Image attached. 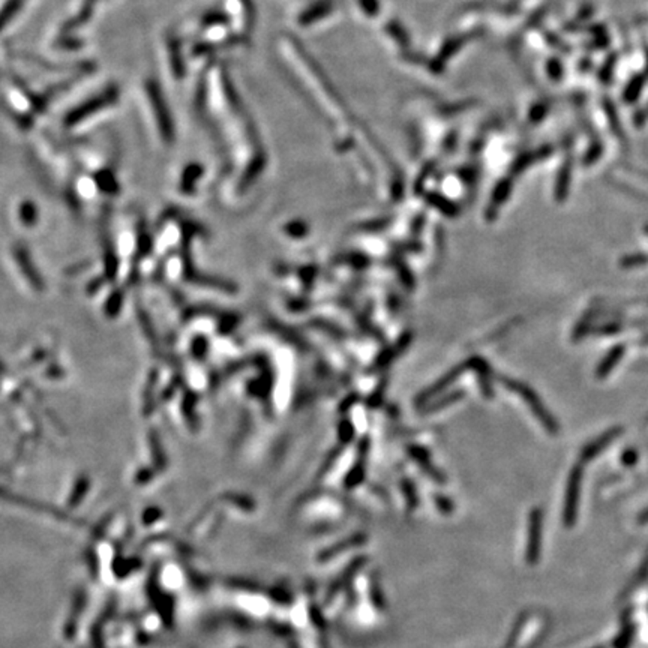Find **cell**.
Returning <instances> with one entry per match:
<instances>
[{
	"instance_id": "cell-2",
	"label": "cell",
	"mask_w": 648,
	"mask_h": 648,
	"mask_svg": "<svg viewBox=\"0 0 648 648\" xmlns=\"http://www.w3.org/2000/svg\"><path fill=\"white\" fill-rule=\"evenodd\" d=\"M624 353H626V344H617L614 349H611L606 353L604 360H602L599 363V367L596 368V377L597 378L608 377L609 372L617 367L620 360H622Z\"/></svg>"
},
{
	"instance_id": "cell-3",
	"label": "cell",
	"mask_w": 648,
	"mask_h": 648,
	"mask_svg": "<svg viewBox=\"0 0 648 648\" xmlns=\"http://www.w3.org/2000/svg\"><path fill=\"white\" fill-rule=\"evenodd\" d=\"M622 431H623L622 428L617 426V428H613V430L606 431L604 435L597 437L596 440H593V441L586 447V449H584V452H582L584 458H586V459L595 458V456H596L599 452L606 449L608 444H611V441H614L615 438H617L620 434H622Z\"/></svg>"
},
{
	"instance_id": "cell-4",
	"label": "cell",
	"mask_w": 648,
	"mask_h": 648,
	"mask_svg": "<svg viewBox=\"0 0 648 648\" xmlns=\"http://www.w3.org/2000/svg\"><path fill=\"white\" fill-rule=\"evenodd\" d=\"M648 264V255L647 254H632V255H626L622 260H620V266L624 269H632V268H641Z\"/></svg>"
},
{
	"instance_id": "cell-1",
	"label": "cell",
	"mask_w": 648,
	"mask_h": 648,
	"mask_svg": "<svg viewBox=\"0 0 648 648\" xmlns=\"http://www.w3.org/2000/svg\"><path fill=\"white\" fill-rule=\"evenodd\" d=\"M510 385H512V389H514V390L519 392V394L523 395V398L527 401V403L532 405L534 414L541 419V422L545 425L546 430L550 431L551 434H555L557 430H559V426H557V423H555V421H554V417L546 412L543 404L541 403V399L536 396L534 392H532L530 389L525 387V386L518 385V383H510Z\"/></svg>"
},
{
	"instance_id": "cell-5",
	"label": "cell",
	"mask_w": 648,
	"mask_h": 648,
	"mask_svg": "<svg viewBox=\"0 0 648 648\" xmlns=\"http://www.w3.org/2000/svg\"><path fill=\"white\" fill-rule=\"evenodd\" d=\"M623 331V324H620V323H606V324H600V326H596V327H593L591 329V332L593 333H597V335H605V336H609V335H615L618 332H622Z\"/></svg>"
}]
</instances>
